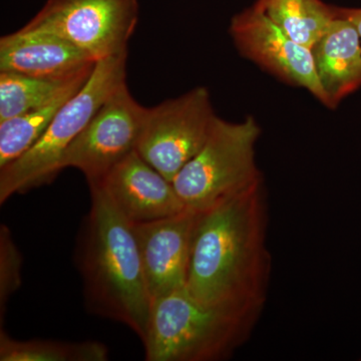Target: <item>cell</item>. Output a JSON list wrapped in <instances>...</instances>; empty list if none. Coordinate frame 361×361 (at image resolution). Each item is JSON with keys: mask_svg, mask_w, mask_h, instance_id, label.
I'll return each mask as SVG.
<instances>
[{"mask_svg": "<svg viewBox=\"0 0 361 361\" xmlns=\"http://www.w3.org/2000/svg\"><path fill=\"white\" fill-rule=\"evenodd\" d=\"M80 89L71 90L40 108L0 122V169L30 151L44 134L61 106Z\"/></svg>", "mask_w": 361, "mask_h": 361, "instance_id": "obj_16", "label": "cell"}, {"mask_svg": "<svg viewBox=\"0 0 361 361\" xmlns=\"http://www.w3.org/2000/svg\"><path fill=\"white\" fill-rule=\"evenodd\" d=\"M109 349L97 341H16L0 330L1 361H104Z\"/></svg>", "mask_w": 361, "mask_h": 361, "instance_id": "obj_17", "label": "cell"}, {"mask_svg": "<svg viewBox=\"0 0 361 361\" xmlns=\"http://www.w3.org/2000/svg\"><path fill=\"white\" fill-rule=\"evenodd\" d=\"M260 135V126L252 116L242 122L217 116L204 146L173 180L185 205L206 210L264 182L256 161Z\"/></svg>", "mask_w": 361, "mask_h": 361, "instance_id": "obj_5", "label": "cell"}, {"mask_svg": "<svg viewBox=\"0 0 361 361\" xmlns=\"http://www.w3.org/2000/svg\"><path fill=\"white\" fill-rule=\"evenodd\" d=\"M147 108L123 85L97 111L63 154L61 170L75 168L90 184L101 182L126 157L135 151Z\"/></svg>", "mask_w": 361, "mask_h": 361, "instance_id": "obj_8", "label": "cell"}, {"mask_svg": "<svg viewBox=\"0 0 361 361\" xmlns=\"http://www.w3.org/2000/svg\"><path fill=\"white\" fill-rule=\"evenodd\" d=\"M23 255L16 246L11 230L6 225L0 227V319L4 318L13 294L23 283Z\"/></svg>", "mask_w": 361, "mask_h": 361, "instance_id": "obj_18", "label": "cell"}, {"mask_svg": "<svg viewBox=\"0 0 361 361\" xmlns=\"http://www.w3.org/2000/svg\"><path fill=\"white\" fill-rule=\"evenodd\" d=\"M326 32L311 49L316 75L329 109L361 87V39L345 18L337 13Z\"/></svg>", "mask_w": 361, "mask_h": 361, "instance_id": "obj_13", "label": "cell"}, {"mask_svg": "<svg viewBox=\"0 0 361 361\" xmlns=\"http://www.w3.org/2000/svg\"><path fill=\"white\" fill-rule=\"evenodd\" d=\"M97 183L133 224L163 219L187 208L173 183L147 163L137 151L116 164Z\"/></svg>", "mask_w": 361, "mask_h": 361, "instance_id": "obj_11", "label": "cell"}, {"mask_svg": "<svg viewBox=\"0 0 361 361\" xmlns=\"http://www.w3.org/2000/svg\"><path fill=\"white\" fill-rule=\"evenodd\" d=\"M89 186L92 202L77 251L85 302L92 313L127 325L142 341L153 299L134 224L114 205L99 183Z\"/></svg>", "mask_w": 361, "mask_h": 361, "instance_id": "obj_2", "label": "cell"}, {"mask_svg": "<svg viewBox=\"0 0 361 361\" xmlns=\"http://www.w3.org/2000/svg\"><path fill=\"white\" fill-rule=\"evenodd\" d=\"M94 68L65 78L0 73V122L40 108L71 90L80 89Z\"/></svg>", "mask_w": 361, "mask_h": 361, "instance_id": "obj_14", "label": "cell"}, {"mask_svg": "<svg viewBox=\"0 0 361 361\" xmlns=\"http://www.w3.org/2000/svg\"><path fill=\"white\" fill-rule=\"evenodd\" d=\"M264 182L199 211L187 289L207 305L259 317L271 254Z\"/></svg>", "mask_w": 361, "mask_h": 361, "instance_id": "obj_1", "label": "cell"}, {"mask_svg": "<svg viewBox=\"0 0 361 361\" xmlns=\"http://www.w3.org/2000/svg\"><path fill=\"white\" fill-rule=\"evenodd\" d=\"M216 118L208 89L195 87L147 108L135 151L173 183L205 144Z\"/></svg>", "mask_w": 361, "mask_h": 361, "instance_id": "obj_6", "label": "cell"}, {"mask_svg": "<svg viewBox=\"0 0 361 361\" xmlns=\"http://www.w3.org/2000/svg\"><path fill=\"white\" fill-rule=\"evenodd\" d=\"M257 319L202 303L183 287L154 299L142 341L146 360H226L245 343Z\"/></svg>", "mask_w": 361, "mask_h": 361, "instance_id": "obj_3", "label": "cell"}, {"mask_svg": "<svg viewBox=\"0 0 361 361\" xmlns=\"http://www.w3.org/2000/svg\"><path fill=\"white\" fill-rule=\"evenodd\" d=\"M127 51L97 61L84 87L61 106L37 144L0 169V204L56 179L66 149L104 102L126 82Z\"/></svg>", "mask_w": 361, "mask_h": 361, "instance_id": "obj_4", "label": "cell"}, {"mask_svg": "<svg viewBox=\"0 0 361 361\" xmlns=\"http://www.w3.org/2000/svg\"><path fill=\"white\" fill-rule=\"evenodd\" d=\"M199 211L134 224L142 268L152 299L186 287Z\"/></svg>", "mask_w": 361, "mask_h": 361, "instance_id": "obj_10", "label": "cell"}, {"mask_svg": "<svg viewBox=\"0 0 361 361\" xmlns=\"http://www.w3.org/2000/svg\"><path fill=\"white\" fill-rule=\"evenodd\" d=\"M254 6L298 44L312 49L336 18L322 0H257Z\"/></svg>", "mask_w": 361, "mask_h": 361, "instance_id": "obj_15", "label": "cell"}, {"mask_svg": "<svg viewBox=\"0 0 361 361\" xmlns=\"http://www.w3.org/2000/svg\"><path fill=\"white\" fill-rule=\"evenodd\" d=\"M87 52L54 33L20 28L0 39V73L30 77H73L96 66Z\"/></svg>", "mask_w": 361, "mask_h": 361, "instance_id": "obj_12", "label": "cell"}, {"mask_svg": "<svg viewBox=\"0 0 361 361\" xmlns=\"http://www.w3.org/2000/svg\"><path fill=\"white\" fill-rule=\"evenodd\" d=\"M230 35L244 58L293 87H303L329 106L316 75L312 52L298 44L255 6L247 8L230 23Z\"/></svg>", "mask_w": 361, "mask_h": 361, "instance_id": "obj_9", "label": "cell"}, {"mask_svg": "<svg viewBox=\"0 0 361 361\" xmlns=\"http://www.w3.org/2000/svg\"><path fill=\"white\" fill-rule=\"evenodd\" d=\"M139 16V0H47L23 30L54 33L99 61L127 51Z\"/></svg>", "mask_w": 361, "mask_h": 361, "instance_id": "obj_7", "label": "cell"}, {"mask_svg": "<svg viewBox=\"0 0 361 361\" xmlns=\"http://www.w3.org/2000/svg\"><path fill=\"white\" fill-rule=\"evenodd\" d=\"M337 13L355 26L361 39V8H339L337 7Z\"/></svg>", "mask_w": 361, "mask_h": 361, "instance_id": "obj_19", "label": "cell"}]
</instances>
